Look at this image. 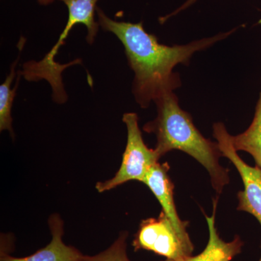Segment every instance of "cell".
Masks as SVG:
<instances>
[{"instance_id":"obj_1","label":"cell","mask_w":261,"mask_h":261,"mask_svg":"<svg viewBox=\"0 0 261 261\" xmlns=\"http://www.w3.org/2000/svg\"><path fill=\"white\" fill-rule=\"evenodd\" d=\"M96 14L99 27L114 34L124 47L128 65L135 73L132 93L142 108H148L161 94L173 92L181 86L179 75L173 72L176 65H188L195 53L224 40L237 30L233 29L185 45L168 46L146 32L142 21L134 23L113 20L98 7Z\"/></svg>"},{"instance_id":"obj_2","label":"cell","mask_w":261,"mask_h":261,"mask_svg":"<svg viewBox=\"0 0 261 261\" xmlns=\"http://www.w3.org/2000/svg\"><path fill=\"white\" fill-rule=\"evenodd\" d=\"M157 116L147 122L143 130L157 139L155 150L162 158L170 151H182L198 161L208 171L211 184L221 194L229 183L228 170L220 165L223 156L217 142L202 136L194 124L191 115L182 110L173 92H166L154 100Z\"/></svg>"},{"instance_id":"obj_3","label":"cell","mask_w":261,"mask_h":261,"mask_svg":"<svg viewBox=\"0 0 261 261\" xmlns=\"http://www.w3.org/2000/svg\"><path fill=\"white\" fill-rule=\"evenodd\" d=\"M123 122L126 126L127 142L121 165L113 178L96 184V190L100 193L130 181L142 183L150 168L161 159L155 149L149 148L144 142L137 113H125Z\"/></svg>"},{"instance_id":"obj_4","label":"cell","mask_w":261,"mask_h":261,"mask_svg":"<svg viewBox=\"0 0 261 261\" xmlns=\"http://www.w3.org/2000/svg\"><path fill=\"white\" fill-rule=\"evenodd\" d=\"M135 251L153 252L169 260H179L192 255L194 249L184 243L166 214L143 220L132 243Z\"/></svg>"},{"instance_id":"obj_5","label":"cell","mask_w":261,"mask_h":261,"mask_svg":"<svg viewBox=\"0 0 261 261\" xmlns=\"http://www.w3.org/2000/svg\"><path fill=\"white\" fill-rule=\"evenodd\" d=\"M213 135L217 141L223 156L229 160L238 169L244 185V190L238 192V210L252 215L261 226V169L247 165L239 156L238 151L233 148L231 135L221 122L215 123Z\"/></svg>"},{"instance_id":"obj_6","label":"cell","mask_w":261,"mask_h":261,"mask_svg":"<svg viewBox=\"0 0 261 261\" xmlns=\"http://www.w3.org/2000/svg\"><path fill=\"white\" fill-rule=\"evenodd\" d=\"M63 2L68 10V18L63 32L61 33L58 42L51 48L46 56L37 63L39 69L47 75H54L59 73L62 65L55 61L60 47L64 44L65 39L68 37L72 29L77 24H83L87 29V41L92 44L95 40L99 25L96 21L95 15L97 4L99 0H59Z\"/></svg>"},{"instance_id":"obj_7","label":"cell","mask_w":261,"mask_h":261,"mask_svg":"<svg viewBox=\"0 0 261 261\" xmlns=\"http://www.w3.org/2000/svg\"><path fill=\"white\" fill-rule=\"evenodd\" d=\"M170 166L168 163H156L149 170L142 183L147 185L159 200L162 211L167 216L184 243L194 249V245L187 233L188 221L180 219L173 198V185L168 176Z\"/></svg>"},{"instance_id":"obj_8","label":"cell","mask_w":261,"mask_h":261,"mask_svg":"<svg viewBox=\"0 0 261 261\" xmlns=\"http://www.w3.org/2000/svg\"><path fill=\"white\" fill-rule=\"evenodd\" d=\"M48 224L51 240L47 245L29 256L17 257L0 253V261H80L84 255L80 250L63 242L64 223L61 216L51 215Z\"/></svg>"},{"instance_id":"obj_9","label":"cell","mask_w":261,"mask_h":261,"mask_svg":"<svg viewBox=\"0 0 261 261\" xmlns=\"http://www.w3.org/2000/svg\"><path fill=\"white\" fill-rule=\"evenodd\" d=\"M217 203L218 198L214 199L212 216H205L208 226L209 240L203 251L196 256L190 255L179 260L166 259L162 261H231L233 257L241 253L244 243L238 235L231 242H225L220 238L215 224Z\"/></svg>"},{"instance_id":"obj_10","label":"cell","mask_w":261,"mask_h":261,"mask_svg":"<svg viewBox=\"0 0 261 261\" xmlns=\"http://www.w3.org/2000/svg\"><path fill=\"white\" fill-rule=\"evenodd\" d=\"M231 142L235 150L251 154L261 169V90L251 124L243 133L231 136Z\"/></svg>"},{"instance_id":"obj_11","label":"cell","mask_w":261,"mask_h":261,"mask_svg":"<svg viewBox=\"0 0 261 261\" xmlns=\"http://www.w3.org/2000/svg\"><path fill=\"white\" fill-rule=\"evenodd\" d=\"M20 57L12 65L9 74L7 76L4 83L0 86V130H8L10 135H13V118L11 116L12 106L14 101L15 94L22 71L19 70L16 73L17 63Z\"/></svg>"},{"instance_id":"obj_12","label":"cell","mask_w":261,"mask_h":261,"mask_svg":"<svg viewBox=\"0 0 261 261\" xmlns=\"http://www.w3.org/2000/svg\"><path fill=\"white\" fill-rule=\"evenodd\" d=\"M128 236L127 231H122L108 249L97 255H84L80 261H132L127 255Z\"/></svg>"},{"instance_id":"obj_13","label":"cell","mask_w":261,"mask_h":261,"mask_svg":"<svg viewBox=\"0 0 261 261\" xmlns=\"http://www.w3.org/2000/svg\"><path fill=\"white\" fill-rule=\"evenodd\" d=\"M197 1H198V0H186V2H185V3H184L183 4L181 5V6L178 7L177 9L175 10L174 11L172 12V13H169V14L159 18L160 23L163 24L166 23V22L169 20V19H171V18H173V17L176 16V15L179 14V13H181V12L185 11V10H187V8H190V7H191L192 5L195 4V3H197Z\"/></svg>"},{"instance_id":"obj_14","label":"cell","mask_w":261,"mask_h":261,"mask_svg":"<svg viewBox=\"0 0 261 261\" xmlns=\"http://www.w3.org/2000/svg\"><path fill=\"white\" fill-rule=\"evenodd\" d=\"M55 0H37L39 5H44V6L51 4Z\"/></svg>"},{"instance_id":"obj_15","label":"cell","mask_w":261,"mask_h":261,"mask_svg":"<svg viewBox=\"0 0 261 261\" xmlns=\"http://www.w3.org/2000/svg\"><path fill=\"white\" fill-rule=\"evenodd\" d=\"M260 249H261V242H260ZM258 261H261V256H260V260H259Z\"/></svg>"}]
</instances>
